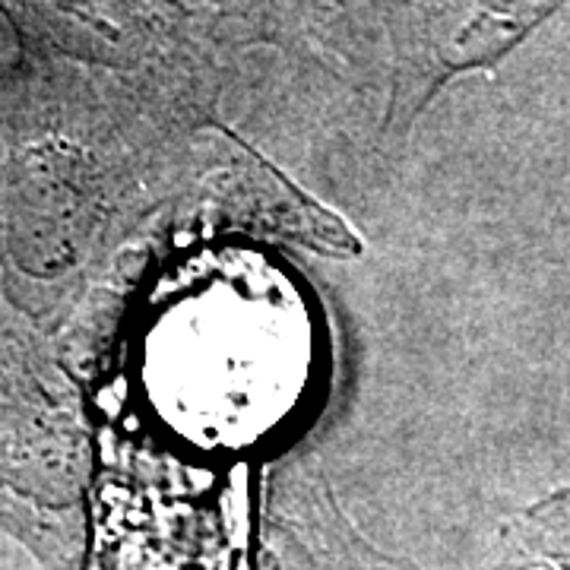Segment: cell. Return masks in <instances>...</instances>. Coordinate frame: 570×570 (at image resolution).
<instances>
[{"label":"cell","instance_id":"cell-1","mask_svg":"<svg viewBox=\"0 0 570 570\" xmlns=\"http://www.w3.org/2000/svg\"><path fill=\"white\" fill-rule=\"evenodd\" d=\"M561 3L564 0H400L415 73L434 86L456 70L494 63Z\"/></svg>","mask_w":570,"mask_h":570},{"label":"cell","instance_id":"cell-2","mask_svg":"<svg viewBox=\"0 0 570 570\" xmlns=\"http://www.w3.org/2000/svg\"><path fill=\"white\" fill-rule=\"evenodd\" d=\"M494 570H570V517L535 520Z\"/></svg>","mask_w":570,"mask_h":570}]
</instances>
